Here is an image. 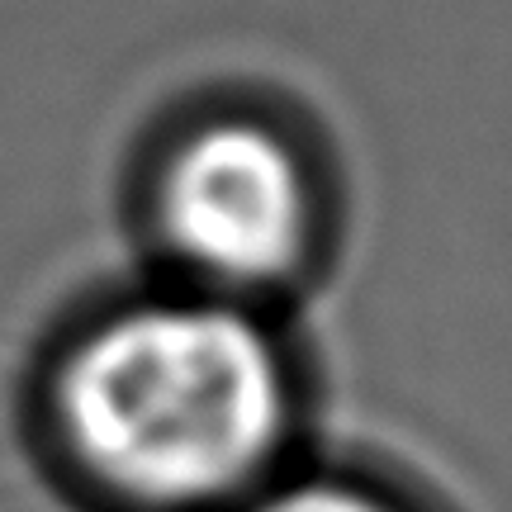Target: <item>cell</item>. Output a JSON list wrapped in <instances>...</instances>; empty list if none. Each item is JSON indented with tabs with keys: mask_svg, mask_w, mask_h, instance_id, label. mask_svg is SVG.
Masks as SVG:
<instances>
[{
	"mask_svg": "<svg viewBox=\"0 0 512 512\" xmlns=\"http://www.w3.org/2000/svg\"><path fill=\"white\" fill-rule=\"evenodd\" d=\"M147 228L171 280L271 309L323 252L328 200L313 157L285 124L214 110L157 152Z\"/></svg>",
	"mask_w": 512,
	"mask_h": 512,
	"instance_id": "2",
	"label": "cell"
},
{
	"mask_svg": "<svg viewBox=\"0 0 512 512\" xmlns=\"http://www.w3.org/2000/svg\"><path fill=\"white\" fill-rule=\"evenodd\" d=\"M48 418L114 512H233L290 470L304 370L271 309L166 280L72 332Z\"/></svg>",
	"mask_w": 512,
	"mask_h": 512,
	"instance_id": "1",
	"label": "cell"
},
{
	"mask_svg": "<svg viewBox=\"0 0 512 512\" xmlns=\"http://www.w3.org/2000/svg\"><path fill=\"white\" fill-rule=\"evenodd\" d=\"M233 512H418L408 498L375 479L337 470H285L266 489L242 498Z\"/></svg>",
	"mask_w": 512,
	"mask_h": 512,
	"instance_id": "3",
	"label": "cell"
}]
</instances>
